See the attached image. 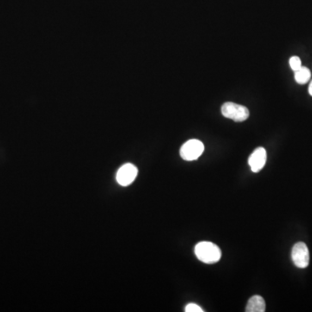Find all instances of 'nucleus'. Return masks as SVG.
I'll return each instance as SVG.
<instances>
[{"label":"nucleus","mask_w":312,"mask_h":312,"mask_svg":"<svg viewBox=\"0 0 312 312\" xmlns=\"http://www.w3.org/2000/svg\"><path fill=\"white\" fill-rule=\"evenodd\" d=\"M186 312H203L204 310L201 309V307H199V305H197L196 303H189L186 306V309H185Z\"/></svg>","instance_id":"obj_10"},{"label":"nucleus","mask_w":312,"mask_h":312,"mask_svg":"<svg viewBox=\"0 0 312 312\" xmlns=\"http://www.w3.org/2000/svg\"><path fill=\"white\" fill-rule=\"evenodd\" d=\"M246 312H265V302L264 298L259 295L252 296L250 298L247 305H246Z\"/></svg>","instance_id":"obj_7"},{"label":"nucleus","mask_w":312,"mask_h":312,"mask_svg":"<svg viewBox=\"0 0 312 312\" xmlns=\"http://www.w3.org/2000/svg\"><path fill=\"white\" fill-rule=\"evenodd\" d=\"M289 63H290V68H291L293 71H296V70L299 69L301 67L303 66L302 65V61L300 59V57H296V56L290 57Z\"/></svg>","instance_id":"obj_9"},{"label":"nucleus","mask_w":312,"mask_h":312,"mask_svg":"<svg viewBox=\"0 0 312 312\" xmlns=\"http://www.w3.org/2000/svg\"><path fill=\"white\" fill-rule=\"evenodd\" d=\"M295 80L298 84H305L309 82L311 74L307 67L302 66L299 69L294 71Z\"/></svg>","instance_id":"obj_8"},{"label":"nucleus","mask_w":312,"mask_h":312,"mask_svg":"<svg viewBox=\"0 0 312 312\" xmlns=\"http://www.w3.org/2000/svg\"><path fill=\"white\" fill-rule=\"evenodd\" d=\"M267 159L266 151L264 148H256L248 160L250 167L253 173H258L265 167Z\"/></svg>","instance_id":"obj_6"},{"label":"nucleus","mask_w":312,"mask_h":312,"mask_svg":"<svg viewBox=\"0 0 312 312\" xmlns=\"http://www.w3.org/2000/svg\"><path fill=\"white\" fill-rule=\"evenodd\" d=\"M309 94L312 96V80H311V82H310V83H309Z\"/></svg>","instance_id":"obj_11"},{"label":"nucleus","mask_w":312,"mask_h":312,"mask_svg":"<svg viewBox=\"0 0 312 312\" xmlns=\"http://www.w3.org/2000/svg\"><path fill=\"white\" fill-rule=\"evenodd\" d=\"M138 174V169L135 165L131 163H127L120 167L117 173V182L121 186H130V184L134 182L136 180V176Z\"/></svg>","instance_id":"obj_5"},{"label":"nucleus","mask_w":312,"mask_h":312,"mask_svg":"<svg viewBox=\"0 0 312 312\" xmlns=\"http://www.w3.org/2000/svg\"><path fill=\"white\" fill-rule=\"evenodd\" d=\"M221 113L228 119H232L237 123H241L247 120L250 112L247 108L235 103V102H225L221 107Z\"/></svg>","instance_id":"obj_2"},{"label":"nucleus","mask_w":312,"mask_h":312,"mask_svg":"<svg viewBox=\"0 0 312 312\" xmlns=\"http://www.w3.org/2000/svg\"><path fill=\"white\" fill-rule=\"evenodd\" d=\"M195 255L199 261L205 264H215L220 261L221 258V251L215 244L207 241L197 244L194 248Z\"/></svg>","instance_id":"obj_1"},{"label":"nucleus","mask_w":312,"mask_h":312,"mask_svg":"<svg viewBox=\"0 0 312 312\" xmlns=\"http://www.w3.org/2000/svg\"><path fill=\"white\" fill-rule=\"evenodd\" d=\"M291 258L294 265L298 268H306L309 265V249L304 243H296L291 251Z\"/></svg>","instance_id":"obj_4"},{"label":"nucleus","mask_w":312,"mask_h":312,"mask_svg":"<svg viewBox=\"0 0 312 312\" xmlns=\"http://www.w3.org/2000/svg\"><path fill=\"white\" fill-rule=\"evenodd\" d=\"M204 148V144L199 140H189L180 148V156L185 161H195L203 154Z\"/></svg>","instance_id":"obj_3"}]
</instances>
